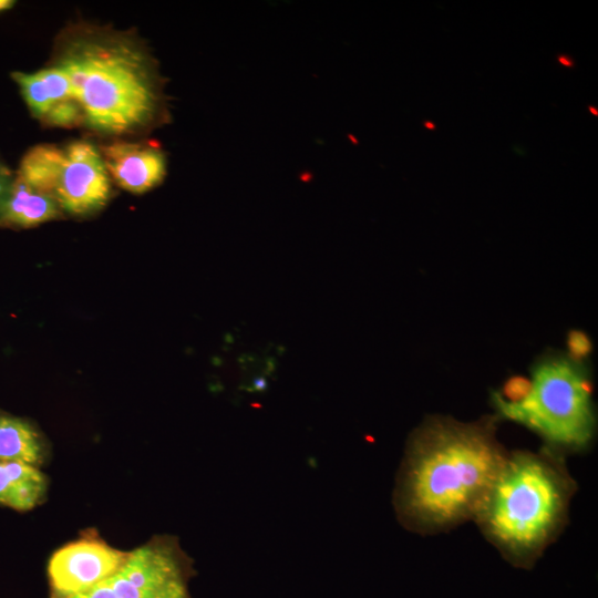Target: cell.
<instances>
[{"instance_id":"cell-1","label":"cell","mask_w":598,"mask_h":598,"mask_svg":"<svg viewBox=\"0 0 598 598\" xmlns=\"http://www.w3.org/2000/svg\"><path fill=\"white\" fill-rule=\"evenodd\" d=\"M498 421L431 415L412 432L394 492L408 529L436 534L474 519L508 454L496 437Z\"/></svg>"},{"instance_id":"cell-2","label":"cell","mask_w":598,"mask_h":598,"mask_svg":"<svg viewBox=\"0 0 598 598\" xmlns=\"http://www.w3.org/2000/svg\"><path fill=\"white\" fill-rule=\"evenodd\" d=\"M52 65L68 76L83 125L123 135L154 125L164 95L153 56L128 32L79 24L62 33Z\"/></svg>"},{"instance_id":"cell-3","label":"cell","mask_w":598,"mask_h":598,"mask_svg":"<svg viewBox=\"0 0 598 598\" xmlns=\"http://www.w3.org/2000/svg\"><path fill=\"white\" fill-rule=\"evenodd\" d=\"M576 488L565 455L508 452L473 520L504 559L530 569L566 524Z\"/></svg>"},{"instance_id":"cell-4","label":"cell","mask_w":598,"mask_h":598,"mask_svg":"<svg viewBox=\"0 0 598 598\" xmlns=\"http://www.w3.org/2000/svg\"><path fill=\"white\" fill-rule=\"evenodd\" d=\"M594 388L586 363L547 351L534 361L529 390L516 403L491 396L495 416L520 424L559 454L586 451L597 427Z\"/></svg>"},{"instance_id":"cell-5","label":"cell","mask_w":598,"mask_h":598,"mask_svg":"<svg viewBox=\"0 0 598 598\" xmlns=\"http://www.w3.org/2000/svg\"><path fill=\"white\" fill-rule=\"evenodd\" d=\"M17 175L72 215L101 209L111 194V178L101 152L86 141L62 147L33 146L22 157Z\"/></svg>"},{"instance_id":"cell-6","label":"cell","mask_w":598,"mask_h":598,"mask_svg":"<svg viewBox=\"0 0 598 598\" xmlns=\"http://www.w3.org/2000/svg\"><path fill=\"white\" fill-rule=\"evenodd\" d=\"M190 566L175 539L161 537L130 551L112 576L68 598H190Z\"/></svg>"},{"instance_id":"cell-7","label":"cell","mask_w":598,"mask_h":598,"mask_svg":"<svg viewBox=\"0 0 598 598\" xmlns=\"http://www.w3.org/2000/svg\"><path fill=\"white\" fill-rule=\"evenodd\" d=\"M128 554L109 545L94 530L83 533L50 558L52 598H68L95 587L118 570Z\"/></svg>"},{"instance_id":"cell-8","label":"cell","mask_w":598,"mask_h":598,"mask_svg":"<svg viewBox=\"0 0 598 598\" xmlns=\"http://www.w3.org/2000/svg\"><path fill=\"white\" fill-rule=\"evenodd\" d=\"M100 152L110 178L127 192H147L166 175V157L156 145L116 141Z\"/></svg>"},{"instance_id":"cell-9","label":"cell","mask_w":598,"mask_h":598,"mask_svg":"<svg viewBox=\"0 0 598 598\" xmlns=\"http://www.w3.org/2000/svg\"><path fill=\"white\" fill-rule=\"evenodd\" d=\"M59 216L60 207L50 196L34 189L18 175L12 179L1 204L3 224L33 227Z\"/></svg>"},{"instance_id":"cell-10","label":"cell","mask_w":598,"mask_h":598,"mask_svg":"<svg viewBox=\"0 0 598 598\" xmlns=\"http://www.w3.org/2000/svg\"><path fill=\"white\" fill-rule=\"evenodd\" d=\"M12 76L30 111L41 121L58 104L73 99L68 76L55 65L33 73L17 72Z\"/></svg>"},{"instance_id":"cell-11","label":"cell","mask_w":598,"mask_h":598,"mask_svg":"<svg viewBox=\"0 0 598 598\" xmlns=\"http://www.w3.org/2000/svg\"><path fill=\"white\" fill-rule=\"evenodd\" d=\"M47 478L37 466L18 461H0V504L30 511L45 495Z\"/></svg>"},{"instance_id":"cell-12","label":"cell","mask_w":598,"mask_h":598,"mask_svg":"<svg viewBox=\"0 0 598 598\" xmlns=\"http://www.w3.org/2000/svg\"><path fill=\"white\" fill-rule=\"evenodd\" d=\"M44 446L28 422L0 415V461H18L34 466L42 463Z\"/></svg>"},{"instance_id":"cell-13","label":"cell","mask_w":598,"mask_h":598,"mask_svg":"<svg viewBox=\"0 0 598 598\" xmlns=\"http://www.w3.org/2000/svg\"><path fill=\"white\" fill-rule=\"evenodd\" d=\"M567 351L565 352L571 360L585 363L592 352V341L589 336L579 329L570 330L566 339Z\"/></svg>"},{"instance_id":"cell-14","label":"cell","mask_w":598,"mask_h":598,"mask_svg":"<svg viewBox=\"0 0 598 598\" xmlns=\"http://www.w3.org/2000/svg\"><path fill=\"white\" fill-rule=\"evenodd\" d=\"M12 181L10 182V173L0 164V204L4 199L10 188Z\"/></svg>"},{"instance_id":"cell-15","label":"cell","mask_w":598,"mask_h":598,"mask_svg":"<svg viewBox=\"0 0 598 598\" xmlns=\"http://www.w3.org/2000/svg\"><path fill=\"white\" fill-rule=\"evenodd\" d=\"M557 62L566 68L574 69L576 66V61L571 55L566 53H560L556 56Z\"/></svg>"},{"instance_id":"cell-16","label":"cell","mask_w":598,"mask_h":598,"mask_svg":"<svg viewBox=\"0 0 598 598\" xmlns=\"http://www.w3.org/2000/svg\"><path fill=\"white\" fill-rule=\"evenodd\" d=\"M13 3L11 0H0V12L11 8Z\"/></svg>"},{"instance_id":"cell-17","label":"cell","mask_w":598,"mask_h":598,"mask_svg":"<svg viewBox=\"0 0 598 598\" xmlns=\"http://www.w3.org/2000/svg\"><path fill=\"white\" fill-rule=\"evenodd\" d=\"M254 384H255L256 389H264L266 386V381L262 378L256 379Z\"/></svg>"},{"instance_id":"cell-18","label":"cell","mask_w":598,"mask_h":598,"mask_svg":"<svg viewBox=\"0 0 598 598\" xmlns=\"http://www.w3.org/2000/svg\"><path fill=\"white\" fill-rule=\"evenodd\" d=\"M423 125H424L425 128L431 130V131L436 128L435 123L432 122V121H429V120L424 121Z\"/></svg>"},{"instance_id":"cell-19","label":"cell","mask_w":598,"mask_h":598,"mask_svg":"<svg viewBox=\"0 0 598 598\" xmlns=\"http://www.w3.org/2000/svg\"><path fill=\"white\" fill-rule=\"evenodd\" d=\"M588 110H589V112H590L592 115H595V116L598 115V112H597V107H596V106L588 105Z\"/></svg>"}]
</instances>
